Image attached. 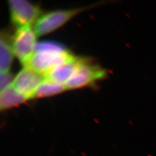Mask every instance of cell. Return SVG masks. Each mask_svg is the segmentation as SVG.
Returning a JSON list of instances; mask_svg holds the SVG:
<instances>
[{
	"label": "cell",
	"mask_w": 156,
	"mask_h": 156,
	"mask_svg": "<svg viewBox=\"0 0 156 156\" xmlns=\"http://www.w3.org/2000/svg\"><path fill=\"white\" fill-rule=\"evenodd\" d=\"M88 8L56 10L42 14L34 24V31L37 37L50 33L62 27L73 17Z\"/></svg>",
	"instance_id": "6da1fadb"
},
{
	"label": "cell",
	"mask_w": 156,
	"mask_h": 156,
	"mask_svg": "<svg viewBox=\"0 0 156 156\" xmlns=\"http://www.w3.org/2000/svg\"><path fill=\"white\" fill-rule=\"evenodd\" d=\"M106 71L100 66L84 58L72 77L66 84L67 90L76 89L92 84L106 78Z\"/></svg>",
	"instance_id": "7a4b0ae2"
},
{
	"label": "cell",
	"mask_w": 156,
	"mask_h": 156,
	"mask_svg": "<svg viewBox=\"0 0 156 156\" xmlns=\"http://www.w3.org/2000/svg\"><path fill=\"white\" fill-rule=\"evenodd\" d=\"M72 56L68 50L63 53L34 52L24 67H27L45 78L56 67L67 61Z\"/></svg>",
	"instance_id": "3957f363"
},
{
	"label": "cell",
	"mask_w": 156,
	"mask_h": 156,
	"mask_svg": "<svg viewBox=\"0 0 156 156\" xmlns=\"http://www.w3.org/2000/svg\"><path fill=\"white\" fill-rule=\"evenodd\" d=\"M37 35L31 26L18 27L12 44L14 55L24 66L34 53Z\"/></svg>",
	"instance_id": "277c9868"
},
{
	"label": "cell",
	"mask_w": 156,
	"mask_h": 156,
	"mask_svg": "<svg viewBox=\"0 0 156 156\" xmlns=\"http://www.w3.org/2000/svg\"><path fill=\"white\" fill-rule=\"evenodd\" d=\"M12 23L18 27L31 26L42 15L39 6L26 0L8 1Z\"/></svg>",
	"instance_id": "5b68a950"
},
{
	"label": "cell",
	"mask_w": 156,
	"mask_h": 156,
	"mask_svg": "<svg viewBox=\"0 0 156 156\" xmlns=\"http://www.w3.org/2000/svg\"><path fill=\"white\" fill-rule=\"evenodd\" d=\"M45 78L27 67H24L14 78L11 86L27 100L33 98L39 84Z\"/></svg>",
	"instance_id": "8992f818"
},
{
	"label": "cell",
	"mask_w": 156,
	"mask_h": 156,
	"mask_svg": "<svg viewBox=\"0 0 156 156\" xmlns=\"http://www.w3.org/2000/svg\"><path fill=\"white\" fill-rule=\"evenodd\" d=\"M84 58V57L73 55L67 61L56 67L45 76V79L58 83L66 84L82 64Z\"/></svg>",
	"instance_id": "52a82bcc"
},
{
	"label": "cell",
	"mask_w": 156,
	"mask_h": 156,
	"mask_svg": "<svg viewBox=\"0 0 156 156\" xmlns=\"http://www.w3.org/2000/svg\"><path fill=\"white\" fill-rule=\"evenodd\" d=\"M27 100L25 97L18 93L11 85L1 91L0 109L5 111L14 106L20 105Z\"/></svg>",
	"instance_id": "ba28073f"
},
{
	"label": "cell",
	"mask_w": 156,
	"mask_h": 156,
	"mask_svg": "<svg viewBox=\"0 0 156 156\" xmlns=\"http://www.w3.org/2000/svg\"><path fill=\"white\" fill-rule=\"evenodd\" d=\"M13 51L12 45L6 37L5 34L1 33L0 38V71L1 73L9 72L13 58Z\"/></svg>",
	"instance_id": "9c48e42d"
},
{
	"label": "cell",
	"mask_w": 156,
	"mask_h": 156,
	"mask_svg": "<svg viewBox=\"0 0 156 156\" xmlns=\"http://www.w3.org/2000/svg\"><path fill=\"white\" fill-rule=\"evenodd\" d=\"M65 90H67L65 84L56 83L45 79L39 84L33 98L50 97L61 93Z\"/></svg>",
	"instance_id": "30bf717a"
},
{
	"label": "cell",
	"mask_w": 156,
	"mask_h": 156,
	"mask_svg": "<svg viewBox=\"0 0 156 156\" xmlns=\"http://www.w3.org/2000/svg\"><path fill=\"white\" fill-rule=\"evenodd\" d=\"M68 51L64 46L53 41H42L37 42L34 48V52L46 51L63 53Z\"/></svg>",
	"instance_id": "8fae6325"
},
{
	"label": "cell",
	"mask_w": 156,
	"mask_h": 156,
	"mask_svg": "<svg viewBox=\"0 0 156 156\" xmlns=\"http://www.w3.org/2000/svg\"><path fill=\"white\" fill-rule=\"evenodd\" d=\"M14 78L11 73L9 72L1 73L0 74V89L1 91L5 89L7 87L11 85Z\"/></svg>",
	"instance_id": "7c38bea8"
}]
</instances>
